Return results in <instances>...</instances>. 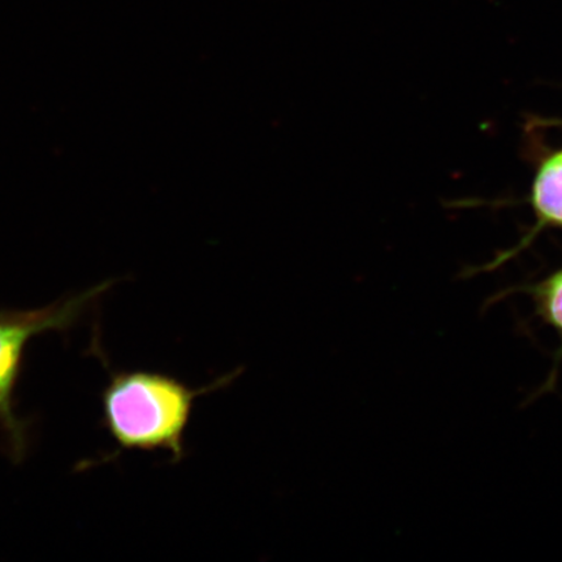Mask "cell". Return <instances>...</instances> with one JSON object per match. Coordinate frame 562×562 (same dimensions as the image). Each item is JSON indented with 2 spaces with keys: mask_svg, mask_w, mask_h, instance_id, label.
<instances>
[{
  "mask_svg": "<svg viewBox=\"0 0 562 562\" xmlns=\"http://www.w3.org/2000/svg\"><path fill=\"white\" fill-rule=\"evenodd\" d=\"M224 376L203 389H189L178 379L157 371L111 372L101 395L103 425L122 452L165 451L173 462L184 457V435L194 402L227 385Z\"/></svg>",
  "mask_w": 562,
  "mask_h": 562,
  "instance_id": "6da1fadb",
  "label": "cell"
},
{
  "mask_svg": "<svg viewBox=\"0 0 562 562\" xmlns=\"http://www.w3.org/2000/svg\"><path fill=\"white\" fill-rule=\"evenodd\" d=\"M105 288L98 286L37 311L0 312V437L12 462L23 461L30 448V420L20 418L16 411V386L23 375L27 344L34 336L67 331L75 326L89 302Z\"/></svg>",
  "mask_w": 562,
  "mask_h": 562,
  "instance_id": "7a4b0ae2",
  "label": "cell"
},
{
  "mask_svg": "<svg viewBox=\"0 0 562 562\" xmlns=\"http://www.w3.org/2000/svg\"><path fill=\"white\" fill-rule=\"evenodd\" d=\"M531 205L539 227L562 229V149L539 165L532 181Z\"/></svg>",
  "mask_w": 562,
  "mask_h": 562,
  "instance_id": "3957f363",
  "label": "cell"
},
{
  "mask_svg": "<svg viewBox=\"0 0 562 562\" xmlns=\"http://www.w3.org/2000/svg\"><path fill=\"white\" fill-rule=\"evenodd\" d=\"M531 296L540 318L560 336L562 358V269L533 285Z\"/></svg>",
  "mask_w": 562,
  "mask_h": 562,
  "instance_id": "277c9868",
  "label": "cell"
}]
</instances>
